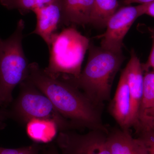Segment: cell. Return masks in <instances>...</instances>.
<instances>
[{
    "label": "cell",
    "instance_id": "cell-14",
    "mask_svg": "<svg viewBox=\"0 0 154 154\" xmlns=\"http://www.w3.org/2000/svg\"><path fill=\"white\" fill-rule=\"evenodd\" d=\"M28 137L38 143H50L56 139L59 131L54 121L44 119H33L26 124Z\"/></svg>",
    "mask_w": 154,
    "mask_h": 154
},
{
    "label": "cell",
    "instance_id": "cell-12",
    "mask_svg": "<svg viewBox=\"0 0 154 154\" xmlns=\"http://www.w3.org/2000/svg\"><path fill=\"white\" fill-rule=\"evenodd\" d=\"M111 154H147L143 142L133 137L129 130L115 128L107 134Z\"/></svg>",
    "mask_w": 154,
    "mask_h": 154
},
{
    "label": "cell",
    "instance_id": "cell-6",
    "mask_svg": "<svg viewBox=\"0 0 154 154\" xmlns=\"http://www.w3.org/2000/svg\"><path fill=\"white\" fill-rule=\"evenodd\" d=\"M108 133L99 130H91L85 134L72 130L60 131L54 143L60 154H111Z\"/></svg>",
    "mask_w": 154,
    "mask_h": 154
},
{
    "label": "cell",
    "instance_id": "cell-23",
    "mask_svg": "<svg viewBox=\"0 0 154 154\" xmlns=\"http://www.w3.org/2000/svg\"><path fill=\"white\" fill-rule=\"evenodd\" d=\"M154 1V0H125L124 3L127 5H130L132 3H139L142 5L152 2Z\"/></svg>",
    "mask_w": 154,
    "mask_h": 154
},
{
    "label": "cell",
    "instance_id": "cell-19",
    "mask_svg": "<svg viewBox=\"0 0 154 154\" xmlns=\"http://www.w3.org/2000/svg\"><path fill=\"white\" fill-rule=\"evenodd\" d=\"M152 39V46L151 51L147 61L145 63L142 64L143 71H148L150 69H152L154 72V28L150 30Z\"/></svg>",
    "mask_w": 154,
    "mask_h": 154
},
{
    "label": "cell",
    "instance_id": "cell-4",
    "mask_svg": "<svg viewBox=\"0 0 154 154\" xmlns=\"http://www.w3.org/2000/svg\"><path fill=\"white\" fill-rule=\"evenodd\" d=\"M90 39L74 27L58 33L49 48V63L45 71L57 78L61 75L74 78L79 75L85 54L89 49Z\"/></svg>",
    "mask_w": 154,
    "mask_h": 154
},
{
    "label": "cell",
    "instance_id": "cell-9",
    "mask_svg": "<svg viewBox=\"0 0 154 154\" xmlns=\"http://www.w3.org/2000/svg\"><path fill=\"white\" fill-rule=\"evenodd\" d=\"M133 128L137 135L154 131V72L144 75L143 91Z\"/></svg>",
    "mask_w": 154,
    "mask_h": 154
},
{
    "label": "cell",
    "instance_id": "cell-18",
    "mask_svg": "<svg viewBox=\"0 0 154 154\" xmlns=\"http://www.w3.org/2000/svg\"><path fill=\"white\" fill-rule=\"evenodd\" d=\"M143 142L147 154H154V131L138 136Z\"/></svg>",
    "mask_w": 154,
    "mask_h": 154
},
{
    "label": "cell",
    "instance_id": "cell-21",
    "mask_svg": "<svg viewBox=\"0 0 154 154\" xmlns=\"http://www.w3.org/2000/svg\"><path fill=\"white\" fill-rule=\"evenodd\" d=\"M7 119L6 115V109H3L0 107V130L5 128V121Z\"/></svg>",
    "mask_w": 154,
    "mask_h": 154
},
{
    "label": "cell",
    "instance_id": "cell-11",
    "mask_svg": "<svg viewBox=\"0 0 154 154\" xmlns=\"http://www.w3.org/2000/svg\"><path fill=\"white\" fill-rule=\"evenodd\" d=\"M127 80L131 99V122L133 127L143 91L144 75L142 64L134 51L131 52L130 59L123 69Z\"/></svg>",
    "mask_w": 154,
    "mask_h": 154
},
{
    "label": "cell",
    "instance_id": "cell-22",
    "mask_svg": "<svg viewBox=\"0 0 154 154\" xmlns=\"http://www.w3.org/2000/svg\"><path fill=\"white\" fill-rule=\"evenodd\" d=\"M144 14L154 18V1L152 2L145 4Z\"/></svg>",
    "mask_w": 154,
    "mask_h": 154
},
{
    "label": "cell",
    "instance_id": "cell-13",
    "mask_svg": "<svg viewBox=\"0 0 154 154\" xmlns=\"http://www.w3.org/2000/svg\"><path fill=\"white\" fill-rule=\"evenodd\" d=\"M62 24L84 25L89 24L95 0H60Z\"/></svg>",
    "mask_w": 154,
    "mask_h": 154
},
{
    "label": "cell",
    "instance_id": "cell-1",
    "mask_svg": "<svg viewBox=\"0 0 154 154\" xmlns=\"http://www.w3.org/2000/svg\"><path fill=\"white\" fill-rule=\"evenodd\" d=\"M29 68L26 80L46 95L64 118L78 128L109 132L102 121L101 107L79 89L66 80L49 75L36 63H30Z\"/></svg>",
    "mask_w": 154,
    "mask_h": 154
},
{
    "label": "cell",
    "instance_id": "cell-3",
    "mask_svg": "<svg viewBox=\"0 0 154 154\" xmlns=\"http://www.w3.org/2000/svg\"><path fill=\"white\" fill-rule=\"evenodd\" d=\"M23 19L19 20L14 33L9 38L0 37V107L12 103V93L16 86L28 78L29 64L22 47Z\"/></svg>",
    "mask_w": 154,
    "mask_h": 154
},
{
    "label": "cell",
    "instance_id": "cell-2",
    "mask_svg": "<svg viewBox=\"0 0 154 154\" xmlns=\"http://www.w3.org/2000/svg\"><path fill=\"white\" fill-rule=\"evenodd\" d=\"M88 62L77 78L61 75L66 80L81 89L94 104L101 107L110 99L116 75L125 58L122 53H116L90 44Z\"/></svg>",
    "mask_w": 154,
    "mask_h": 154
},
{
    "label": "cell",
    "instance_id": "cell-10",
    "mask_svg": "<svg viewBox=\"0 0 154 154\" xmlns=\"http://www.w3.org/2000/svg\"><path fill=\"white\" fill-rule=\"evenodd\" d=\"M109 110L120 128L129 130L132 128L131 99L126 75L123 70Z\"/></svg>",
    "mask_w": 154,
    "mask_h": 154
},
{
    "label": "cell",
    "instance_id": "cell-16",
    "mask_svg": "<svg viewBox=\"0 0 154 154\" xmlns=\"http://www.w3.org/2000/svg\"><path fill=\"white\" fill-rule=\"evenodd\" d=\"M0 4L8 10H17L24 15L45 5L46 0H0Z\"/></svg>",
    "mask_w": 154,
    "mask_h": 154
},
{
    "label": "cell",
    "instance_id": "cell-5",
    "mask_svg": "<svg viewBox=\"0 0 154 154\" xmlns=\"http://www.w3.org/2000/svg\"><path fill=\"white\" fill-rule=\"evenodd\" d=\"M19 85L17 99L11 109L6 110L7 118L25 125L33 119H50L56 123L59 131L79 128L60 114L48 97L30 81L26 80Z\"/></svg>",
    "mask_w": 154,
    "mask_h": 154
},
{
    "label": "cell",
    "instance_id": "cell-8",
    "mask_svg": "<svg viewBox=\"0 0 154 154\" xmlns=\"http://www.w3.org/2000/svg\"><path fill=\"white\" fill-rule=\"evenodd\" d=\"M36 18V27L31 33L40 36L48 48L58 33L59 26L62 24V5L60 1L48 4L33 11Z\"/></svg>",
    "mask_w": 154,
    "mask_h": 154
},
{
    "label": "cell",
    "instance_id": "cell-15",
    "mask_svg": "<svg viewBox=\"0 0 154 154\" xmlns=\"http://www.w3.org/2000/svg\"><path fill=\"white\" fill-rule=\"evenodd\" d=\"M118 7V0H95L89 24L106 27L108 20L117 11Z\"/></svg>",
    "mask_w": 154,
    "mask_h": 154
},
{
    "label": "cell",
    "instance_id": "cell-7",
    "mask_svg": "<svg viewBox=\"0 0 154 154\" xmlns=\"http://www.w3.org/2000/svg\"><path fill=\"white\" fill-rule=\"evenodd\" d=\"M145 4L127 6L117 11L108 20L106 31L100 36L101 47L116 53H122L123 39L134 22L144 15Z\"/></svg>",
    "mask_w": 154,
    "mask_h": 154
},
{
    "label": "cell",
    "instance_id": "cell-20",
    "mask_svg": "<svg viewBox=\"0 0 154 154\" xmlns=\"http://www.w3.org/2000/svg\"><path fill=\"white\" fill-rule=\"evenodd\" d=\"M40 154H60L55 143H50L42 146Z\"/></svg>",
    "mask_w": 154,
    "mask_h": 154
},
{
    "label": "cell",
    "instance_id": "cell-17",
    "mask_svg": "<svg viewBox=\"0 0 154 154\" xmlns=\"http://www.w3.org/2000/svg\"><path fill=\"white\" fill-rule=\"evenodd\" d=\"M42 146L36 143L16 149L5 148L0 146V154H40Z\"/></svg>",
    "mask_w": 154,
    "mask_h": 154
}]
</instances>
